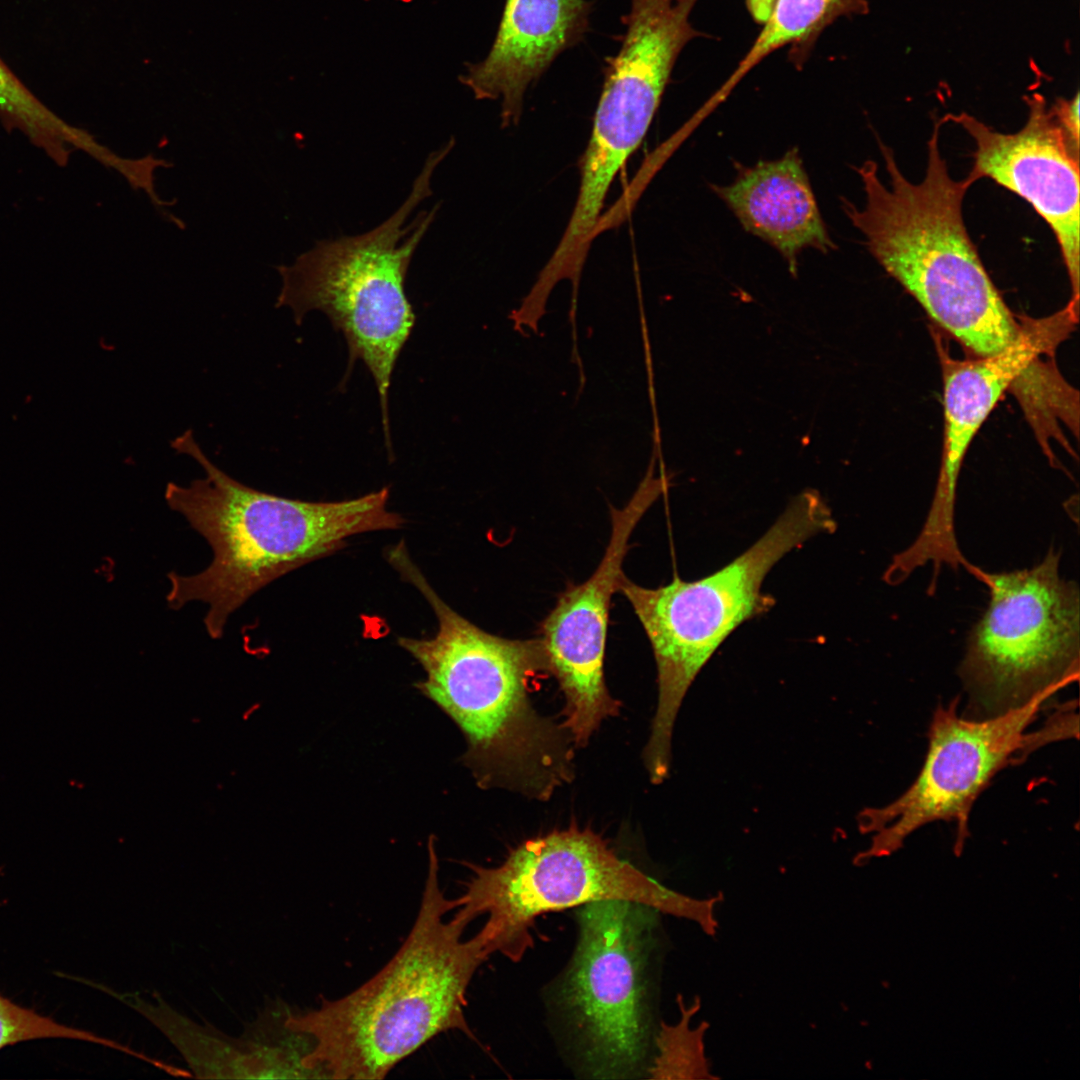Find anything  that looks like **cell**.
Listing matches in <instances>:
<instances>
[{"mask_svg":"<svg viewBox=\"0 0 1080 1080\" xmlns=\"http://www.w3.org/2000/svg\"><path fill=\"white\" fill-rule=\"evenodd\" d=\"M434 837L428 840V875L412 929L393 958L349 994L323 1000L286 1024L310 1041L304 1059L313 1078L382 1079L437 1035H474L465 1018L466 993L478 967L494 950L479 930L453 916L455 900L438 880Z\"/></svg>","mask_w":1080,"mask_h":1080,"instance_id":"cell-1","label":"cell"},{"mask_svg":"<svg viewBox=\"0 0 1080 1080\" xmlns=\"http://www.w3.org/2000/svg\"><path fill=\"white\" fill-rule=\"evenodd\" d=\"M171 447L194 459L205 476L186 486L169 482L166 503L206 539L213 558L199 573H168L166 601L174 610L193 601L207 604L204 626L212 639L221 638L229 617L275 579L338 550L350 536L404 523L387 508V488L338 502L284 498L230 477L191 430Z\"/></svg>","mask_w":1080,"mask_h":1080,"instance_id":"cell-2","label":"cell"},{"mask_svg":"<svg viewBox=\"0 0 1080 1080\" xmlns=\"http://www.w3.org/2000/svg\"><path fill=\"white\" fill-rule=\"evenodd\" d=\"M404 577L433 608L438 630L432 638L400 637L398 644L426 672L416 688L462 731L464 764L480 787L548 799L573 777L572 741L530 702L531 680L549 672L540 639L490 634L448 606L415 565Z\"/></svg>","mask_w":1080,"mask_h":1080,"instance_id":"cell-3","label":"cell"},{"mask_svg":"<svg viewBox=\"0 0 1080 1080\" xmlns=\"http://www.w3.org/2000/svg\"><path fill=\"white\" fill-rule=\"evenodd\" d=\"M945 120L935 122L927 143L923 180L909 181L894 152L878 140L889 185L867 160L856 171L866 201L847 199L842 210L884 268L939 326L978 357L998 354L1018 339L1022 326L1002 299L966 230L964 196L973 184L951 178L939 148Z\"/></svg>","mask_w":1080,"mask_h":1080,"instance_id":"cell-4","label":"cell"},{"mask_svg":"<svg viewBox=\"0 0 1080 1080\" xmlns=\"http://www.w3.org/2000/svg\"><path fill=\"white\" fill-rule=\"evenodd\" d=\"M835 528L824 498L806 489L754 544L708 576L695 581L674 577L657 588L622 576L618 591L640 621L657 668V708L643 753L653 784H661L669 774L676 716L697 675L735 629L775 604L762 591L767 574L790 551Z\"/></svg>","mask_w":1080,"mask_h":1080,"instance_id":"cell-5","label":"cell"},{"mask_svg":"<svg viewBox=\"0 0 1080 1080\" xmlns=\"http://www.w3.org/2000/svg\"><path fill=\"white\" fill-rule=\"evenodd\" d=\"M454 146L451 138L431 152L402 205L372 230L317 241L290 265L276 267L282 286L276 307H288L300 324L312 310L325 313L344 335L350 370L360 359L377 387L387 448H391L388 392L397 358L409 339L415 314L405 293L411 260L440 204L420 211L431 196V179Z\"/></svg>","mask_w":1080,"mask_h":1080,"instance_id":"cell-6","label":"cell"},{"mask_svg":"<svg viewBox=\"0 0 1080 1080\" xmlns=\"http://www.w3.org/2000/svg\"><path fill=\"white\" fill-rule=\"evenodd\" d=\"M473 876L455 900L453 917L469 925L487 915L482 930L494 952L518 960L532 945L530 928L541 914L604 900L646 905L697 923L714 937V910L724 896L697 899L663 886L620 859L608 842L575 825L530 839L502 864H469Z\"/></svg>","mask_w":1080,"mask_h":1080,"instance_id":"cell-7","label":"cell"},{"mask_svg":"<svg viewBox=\"0 0 1080 1080\" xmlns=\"http://www.w3.org/2000/svg\"><path fill=\"white\" fill-rule=\"evenodd\" d=\"M1059 564L1051 547L1031 568L967 569L990 596L959 666L971 718L1004 713L1079 679V586L1060 575Z\"/></svg>","mask_w":1080,"mask_h":1080,"instance_id":"cell-8","label":"cell"},{"mask_svg":"<svg viewBox=\"0 0 1080 1080\" xmlns=\"http://www.w3.org/2000/svg\"><path fill=\"white\" fill-rule=\"evenodd\" d=\"M1058 689H1049L1029 702L988 718H964L957 702L938 705L928 732L922 768L897 799L858 816L862 833H873L869 847L855 864L889 856L917 829L934 821L956 825L955 849L962 850L969 816L979 794L1003 768L1048 742L1073 735L1072 710L1062 711L1041 729L1028 731L1040 709Z\"/></svg>","mask_w":1080,"mask_h":1080,"instance_id":"cell-9","label":"cell"},{"mask_svg":"<svg viewBox=\"0 0 1080 1080\" xmlns=\"http://www.w3.org/2000/svg\"><path fill=\"white\" fill-rule=\"evenodd\" d=\"M648 908L604 900L578 913L579 938L562 994L596 1077H630L642 1057Z\"/></svg>","mask_w":1080,"mask_h":1080,"instance_id":"cell-10","label":"cell"},{"mask_svg":"<svg viewBox=\"0 0 1080 1080\" xmlns=\"http://www.w3.org/2000/svg\"><path fill=\"white\" fill-rule=\"evenodd\" d=\"M652 458L644 478L622 508L610 506L611 535L594 573L569 585L540 627L549 673L565 697L560 726L573 745L584 747L601 722L619 713L621 703L605 684L604 657L611 597L618 591L629 539L641 518L667 490L664 476H654Z\"/></svg>","mask_w":1080,"mask_h":1080,"instance_id":"cell-11","label":"cell"},{"mask_svg":"<svg viewBox=\"0 0 1080 1080\" xmlns=\"http://www.w3.org/2000/svg\"><path fill=\"white\" fill-rule=\"evenodd\" d=\"M1025 125L1015 133L998 132L974 116L947 114L946 122L962 127L974 140V184L989 178L1022 197L1055 235L1071 285V302L1079 305V147L1069 139L1043 95L1024 97Z\"/></svg>","mask_w":1080,"mask_h":1080,"instance_id":"cell-12","label":"cell"},{"mask_svg":"<svg viewBox=\"0 0 1080 1080\" xmlns=\"http://www.w3.org/2000/svg\"><path fill=\"white\" fill-rule=\"evenodd\" d=\"M1078 309L1070 302L1051 316L1024 323L1008 349L973 361L944 363V441L935 494L912 542L921 558L935 562L956 558L960 549L954 513L958 478L966 452L1004 392L1071 330Z\"/></svg>","mask_w":1080,"mask_h":1080,"instance_id":"cell-13","label":"cell"},{"mask_svg":"<svg viewBox=\"0 0 1080 1080\" xmlns=\"http://www.w3.org/2000/svg\"><path fill=\"white\" fill-rule=\"evenodd\" d=\"M588 0H506L487 56L461 81L479 100H500L503 126L516 124L527 89L589 30Z\"/></svg>","mask_w":1080,"mask_h":1080,"instance_id":"cell-14","label":"cell"},{"mask_svg":"<svg viewBox=\"0 0 1080 1080\" xmlns=\"http://www.w3.org/2000/svg\"><path fill=\"white\" fill-rule=\"evenodd\" d=\"M711 188L748 233L780 253L792 274L803 250L826 254L836 249L797 148L779 159L740 167L730 184Z\"/></svg>","mask_w":1080,"mask_h":1080,"instance_id":"cell-15","label":"cell"},{"mask_svg":"<svg viewBox=\"0 0 1080 1080\" xmlns=\"http://www.w3.org/2000/svg\"><path fill=\"white\" fill-rule=\"evenodd\" d=\"M868 11V0H776L754 43L713 99L723 98L758 63L784 46H790L791 63L802 66L828 26L841 17Z\"/></svg>","mask_w":1080,"mask_h":1080,"instance_id":"cell-16","label":"cell"},{"mask_svg":"<svg viewBox=\"0 0 1080 1080\" xmlns=\"http://www.w3.org/2000/svg\"><path fill=\"white\" fill-rule=\"evenodd\" d=\"M121 1000L167 1037L197 1077L261 1078L242 1036L230 1037L210 1025H199L158 995L153 1002L131 993L121 996Z\"/></svg>","mask_w":1080,"mask_h":1080,"instance_id":"cell-17","label":"cell"},{"mask_svg":"<svg viewBox=\"0 0 1080 1080\" xmlns=\"http://www.w3.org/2000/svg\"><path fill=\"white\" fill-rule=\"evenodd\" d=\"M0 119L7 128L23 133L61 166L75 150L92 156L100 145L87 130L70 125L46 107L1 59Z\"/></svg>","mask_w":1080,"mask_h":1080,"instance_id":"cell-18","label":"cell"},{"mask_svg":"<svg viewBox=\"0 0 1080 1080\" xmlns=\"http://www.w3.org/2000/svg\"><path fill=\"white\" fill-rule=\"evenodd\" d=\"M677 1004L681 1013L674 1025L661 1024L656 1038L658 1053L649 1068L653 1079H718L711 1073V1064L705 1055L704 1037L709 1024L701 1022L695 1029L690 1028L692 1017L699 1011L701 1001L696 997L686 1007L683 997L677 995Z\"/></svg>","mask_w":1080,"mask_h":1080,"instance_id":"cell-19","label":"cell"},{"mask_svg":"<svg viewBox=\"0 0 1080 1080\" xmlns=\"http://www.w3.org/2000/svg\"><path fill=\"white\" fill-rule=\"evenodd\" d=\"M75 1039L107 1046L135 1056L136 1051L89 1031L70 1027L22 1007L0 994V1050L20 1042L46 1039Z\"/></svg>","mask_w":1080,"mask_h":1080,"instance_id":"cell-20","label":"cell"},{"mask_svg":"<svg viewBox=\"0 0 1080 1080\" xmlns=\"http://www.w3.org/2000/svg\"><path fill=\"white\" fill-rule=\"evenodd\" d=\"M1050 108L1069 139L1079 147V93L1069 99L1058 98Z\"/></svg>","mask_w":1080,"mask_h":1080,"instance_id":"cell-21","label":"cell"},{"mask_svg":"<svg viewBox=\"0 0 1080 1080\" xmlns=\"http://www.w3.org/2000/svg\"><path fill=\"white\" fill-rule=\"evenodd\" d=\"M753 20L763 25L771 15L776 0H745Z\"/></svg>","mask_w":1080,"mask_h":1080,"instance_id":"cell-22","label":"cell"}]
</instances>
